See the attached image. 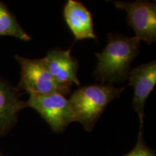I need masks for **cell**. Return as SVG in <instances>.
<instances>
[{
  "instance_id": "2",
  "label": "cell",
  "mask_w": 156,
  "mask_h": 156,
  "mask_svg": "<svg viewBox=\"0 0 156 156\" xmlns=\"http://www.w3.org/2000/svg\"><path fill=\"white\" fill-rule=\"evenodd\" d=\"M126 87H116L112 84L87 85L74 91L69 101L73 122L91 132L108 105L122 94Z\"/></svg>"
},
{
  "instance_id": "1",
  "label": "cell",
  "mask_w": 156,
  "mask_h": 156,
  "mask_svg": "<svg viewBox=\"0 0 156 156\" xmlns=\"http://www.w3.org/2000/svg\"><path fill=\"white\" fill-rule=\"evenodd\" d=\"M140 41L136 37L108 34V43L101 53L93 75L101 83H122L128 79L130 66L139 54Z\"/></svg>"
},
{
  "instance_id": "7",
  "label": "cell",
  "mask_w": 156,
  "mask_h": 156,
  "mask_svg": "<svg viewBox=\"0 0 156 156\" xmlns=\"http://www.w3.org/2000/svg\"><path fill=\"white\" fill-rule=\"evenodd\" d=\"M44 59L50 74L58 84L70 87L73 84L80 85L77 77L79 63L72 56L70 48L48 50Z\"/></svg>"
},
{
  "instance_id": "5",
  "label": "cell",
  "mask_w": 156,
  "mask_h": 156,
  "mask_svg": "<svg viewBox=\"0 0 156 156\" xmlns=\"http://www.w3.org/2000/svg\"><path fill=\"white\" fill-rule=\"evenodd\" d=\"M118 9L126 12L129 25L140 41L151 45L156 41V4L138 0L134 2L114 1Z\"/></svg>"
},
{
  "instance_id": "8",
  "label": "cell",
  "mask_w": 156,
  "mask_h": 156,
  "mask_svg": "<svg viewBox=\"0 0 156 156\" xmlns=\"http://www.w3.org/2000/svg\"><path fill=\"white\" fill-rule=\"evenodd\" d=\"M20 98L19 90L0 76V137L16 124L19 113L26 108Z\"/></svg>"
},
{
  "instance_id": "12",
  "label": "cell",
  "mask_w": 156,
  "mask_h": 156,
  "mask_svg": "<svg viewBox=\"0 0 156 156\" xmlns=\"http://www.w3.org/2000/svg\"><path fill=\"white\" fill-rule=\"evenodd\" d=\"M0 156H4V155H2V154L0 153Z\"/></svg>"
},
{
  "instance_id": "11",
  "label": "cell",
  "mask_w": 156,
  "mask_h": 156,
  "mask_svg": "<svg viewBox=\"0 0 156 156\" xmlns=\"http://www.w3.org/2000/svg\"><path fill=\"white\" fill-rule=\"evenodd\" d=\"M122 156H156L155 150L146 145L143 138V126H140L136 144L131 151Z\"/></svg>"
},
{
  "instance_id": "3",
  "label": "cell",
  "mask_w": 156,
  "mask_h": 156,
  "mask_svg": "<svg viewBox=\"0 0 156 156\" xmlns=\"http://www.w3.org/2000/svg\"><path fill=\"white\" fill-rule=\"evenodd\" d=\"M15 59L20 67V79L17 87L19 90H25L29 95L69 93L71 87L60 85L54 79L44 58L31 59L16 55Z\"/></svg>"
},
{
  "instance_id": "4",
  "label": "cell",
  "mask_w": 156,
  "mask_h": 156,
  "mask_svg": "<svg viewBox=\"0 0 156 156\" xmlns=\"http://www.w3.org/2000/svg\"><path fill=\"white\" fill-rule=\"evenodd\" d=\"M26 105L36 110L54 132H62L74 122L69 99L61 93L30 95Z\"/></svg>"
},
{
  "instance_id": "10",
  "label": "cell",
  "mask_w": 156,
  "mask_h": 156,
  "mask_svg": "<svg viewBox=\"0 0 156 156\" xmlns=\"http://www.w3.org/2000/svg\"><path fill=\"white\" fill-rule=\"evenodd\" d=\"M2 36L14 37L24 41L32 38L19 24L8 7L0 2V37Z\"/></svg>"
},
{
  "instance_id": "9",
  "label": "cell",
  "mask_w": 156,
  "mask_h": 156,
  "mask_svg": "<svg viewBox=\"0 0 156 156\" xmlns=\"http://www.w3.org/2000/svg\"><path fill=\"white\" fill-rule=\"evenodd\" d=\"M63 15L66 24L76 41L96 40L92 15L81 2L68 0L64 7Z\"/></svg>"
},
{
  "instance_id": "6",
  "label": "cell",
  "mask_w": 156,
  "mask_h": 156,
  "mask_svg": "<svg viewBox=\"0 0 156 156\" xmlns=\"http://www.w3.org/2000/svg\"><path fill=\"white\" fill-rule=\"evenodd\" d=\"M129 85L133 86L132 107L140 118V126L144 124V109L146 101L156 84V62L152 60L131 70L129 74Z\"/></svg>"
}]
</instances>
